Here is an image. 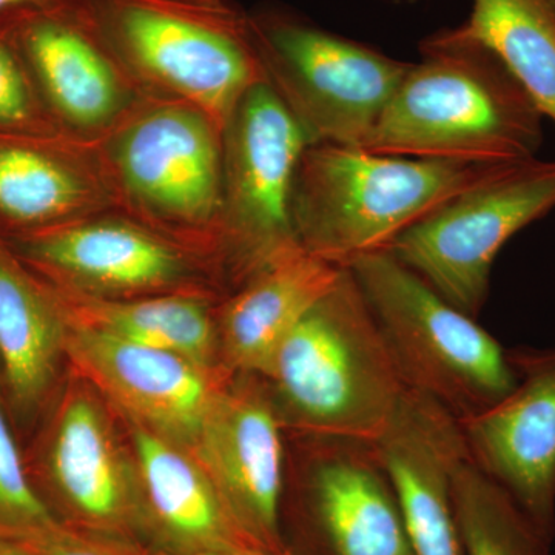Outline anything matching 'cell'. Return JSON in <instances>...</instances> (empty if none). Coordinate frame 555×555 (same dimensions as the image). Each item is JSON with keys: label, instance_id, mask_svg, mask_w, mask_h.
Listing matches in <instances>:
<instances>
[{"label": "cell", "instance_id": "cell-1", "mask_svg": "<svg viewBox=\"0 0 555 555\" xmlns=\"http://www.w3.org/2000/svg\"><path fill=\"white\" fill-rule=\"evenodd\" d=\"M420 54L363 149L466 164L535 158L545 116L491 50L448 28Z\"/></svg>", "mask_w": 555, "mask_h": 555}, {"label": "cell", "instance_id": "cell-2", "mask_svg": "<svg viewBox=\"0 0 555 555\" xmlns=\"http://www.w3.org/2000/svg\"><path fill=\"white\" fill-rule=\"evenodd\" d=\"M262 382L284 434L371 443L385 436L409 390L347 268L281 343Z\"/></svg>", "mask_w": 555, "mask_h": 555}, {"label": "cell", "instance_id": "cell-3", "mask_svg": "<svg viewBox=\"0 0 555 555\" xmlns=\"http://www.w3.org/2000/svg\"><path fill=\"white\" fill-rule=\"evenodd\" d=\"M149 98L185 102L224 127L266 82L254 16L233 0H69Z\"/></svg>", "mask_w": 555, "mask_h": 555}, {"label": "cell", "instance_id": "cell-4", "mask_svg": "<svg viewBox=\"0 0 555 555\" xmlns=\"http://www.w3.org/2000/svg\"><path fill=\"white\" fill-rule=\"evenodd\" d=\"M499 166L309 144L292 192L295 235L309 254L346 268L358 257L385 250L404 230Z\"/></svg>", "mask_w": 555, "mask_h": 555}, {"label": "cell", "instance_id": "cell-5", "mask_svg": "<svg viewBox=\"0 0 555 555\" xmlns=\"http://www.w3.org/2000/svg\"><path fill=\"white\" fill-rule=\"evenodd\" d=\"M93 145L115 210L219 255L224 127L185 102L147 98Z\"/></svg>", "mask_w": 555, "mask_h": 555}, {"label": "cell", "instance_id": "cell-6", "mask_svg": "<svg viewBox=\"0 0 555 555\" xmlns=\"http://www.w3.org/2000/svg\"><path fill=\"white\" fill-rule=\"evenodd\" d=\"M346 268L409 389L433 398L459 422L516 389L509 350L387 251L363 255Z\"/></svg>", "mask_w": 555, "mask_h": 555}, {"label": "cell", "instance_id": "cell-7", "mask_svg": "<svg viewBox=\"0 0 555 555\" xmlns=\"http://www.w3.org/2000/svg\"><path fill=\"white\" fill-rule=\"evenodd\" d=\"M555 208V160L502 164L390 241L385 251L477 318L507 241Z\"/></svg>", "mask_w": 555, "mask_h": 555}, {"label": "cell", "instance_id": "cell-8", "mask_svg": "<svg viewBox=\"0 0 555 555\" xmlns=\"http://www.w3.org/2000/svg\"><path fill=\"white\" fill-rule=\"evenodd\" d=\"M266 82L310 144L363 147L412 62L281 11L251 14Z\"/></svg>", "mask_w": 555, "mask_h": 555}, {"label": "cell", "instance_id": "cell-9", "mask_svg": "<svg viewBox=\"0 0 555 555\" xmlns=\"http://www.w3.org/2000/svg\"><path fill=\"white\" fill-rule=\"evenodd\" d=\"M286 459L281 531L295 555H414L377 443L298 437Z\"/></svg>", "mask_w": 555, "mask_h": 555}, {"label": "cell", "instance_id": "cell-10", "mask_svg": "<svg viewBox=\"0 0 555 555\" xmlns=\"http://www.w3.org/2000/svg\"><path fill=\"white\" fill-rule=\"evenodd\" d=\"M310 144L268 82L247 91L224 126L219 257L233 291L273 259L299 247L292 219V192Z\"/></svg>", "mask_w": 555, "mask_h": 555}, {"label": "cell", "instance_id": "cell-11", "mask_svg": "<svg viewBox=\"0 0 555 555\" xmlns=\"http://www.w3.org/2000/svg\"><path fill=\"white\" fill-rule=\"evenodd\" d=\"M36 478L62 525L145 545L133 459L90 386H68L62 396L40 441Z\"/></svg>", "mask_w": 555, "mask_h": 555}, {"label": "cell", "instance_id": "cell-12", "mask_svg": "<svg viewBox=\"0 0 555 555\" xmlns=\"http://www.w3.org/2000/svg\"><path fill=\"white\" fill-rule=\"evenodd\" d=\"M40 100L64 137L96 144L147 100L69 0L9 14Z\"/></svg>", "mask_w": 555, "mask_h": 555}, {"label": "cell", "instance_id": "cell-13", "mask_svg": "<svg viewBox=\"0 0 555 555\" xmlns=\"http://www.w3.org/2000/svg\"><path fill=\"white\" fill-rule=\"evenodd\" d=\"M7 241L57 291L96 298L198 292L189 286L195 270L189 247L118 210Z\"/></svg>", "mask_w": 555, "mask_h": 555}, {"label": "cell", "instance_id": "cell-14", "mask_svg": "<svg viewBox=\"0 0 555 555\" xmlns=\"http://www.w3.org/2000/svg\"><path fill=\"white\" fill-rule=\"evenodd\" d=\"M65 360L127 420L193 451L228 375L196 361L68 323Z\"/></svg>", "mask_w": 555, "mask_h": 555}, {"label": "cell", "instance_id": "cell-15", "mask_svg": "<svg viewBox=\"0 0 555 555\" xmlns=\"http://www.w3.org/2000/svg\"><path fill=\"white\" fill-rule=\"evenodd\" d=\"M192 452L247 539L261 550H286L281 502L287 441L262 378L230 379Z\"/></svg>", "mask_w": 555, "mask_h": 555}, {"label": "cell", "instance_id": "cell-16", "mask_svg": "<svg viewBox=\"0 0 555 555\" xmlns=\"http://www.w3.org/2000/svg\"><path fill=\"white\" fill-rule=\"evenodd\" d=\"M517 386L460 422L470 462L494 480L543 535L555 537V350H509Z\"/></svg>", "mask_w": 555, "mask_h": 555}, {"label": "cell", "instance_id": "cell-17", "mask_svg": "<svg viewBox=\"0 0 555 555\" xmlns=\"http://www.w3.org/2000/svg\"><path fill=\"white\" fill-rule=\"evenodd\" d=\"M414 555H465L452 477L467 454L462 426L436 400L409 389L377 441Z\"/></svg>", "mask_w": 555, "mask_h": 555}, {"label": "cell", "instance_id": "cell-18", "mask_svg": "<svg viewBox=\"0 0 555 555\" xmlns=\"http://www.w3.org/2000/svg\"><path fill=\"white\" fill-rule=\"evenodd\" d=\"M127 422L145 546L159 555L255 546L192 451L149 427Z\"/></svg>", "mask_w": 555, "mask_h": 555}, {"label": "cell", "instance_id": "cell-19", "mask_svg": "<svg viewBox=\"0 0 555 555\" xmlns=\"http://www.w3.org/2000/svg\"><path fill=\"white\" fill-rule=\"evenodd\" d=\"M115 210L94 145L0 131V235H31Z\"/></svg>", "mask_w": 555, "mask_h": 555}, {"label": "cell", "instance_id": "cell-20", "mask_svg": "<svg viewBox=\"0 0 555 555\" xmlns=\"http://www.w3.org/2000/svg\"><path fill=\"white\" fill-rule=\"evenodd\" d=\"M343 272L299 246L233 291L217 317L219 357L229 372L264 378L281 343L337 286Z\"/></svg>", "mask_w": 555, "mask_h": 555}, {"label": "cell", "instance_id": "cell-21", "mask_svg": "<svg viewBox=\"0 0 555 555\" xmlns=\"http://www.w3.org/2000/svg\"><path fill=\"white\" fill-rule=\"evenodd\" d=\"M68 320L54 288L0 235V378L10 403L31 414L65 360Z\"/></svg>", "mask_w": 555, "mask_h": 555}, {"label": "cell", "instance_id": "cell-22", "mask_svg": "<svg viewBox=\"0 0 555 555\" xmlns=\"http://www.w3.org/2000/svg\"><path fill=\"white\" fill-rule=\"evenodd\" d=\"M54 292L68 323L75 326L169 350L215 367L219 357L217 318L199 292L139 298H96L57 288Z\"/></svg>", "mask_w": 555, "mask_h": 555}, {"label": "cell", "instance_id": "cell-23", "mask_svg": "<svg viewBox=\"0 0 555 555\" xmlns=\"http://www.w3.org/2000/svg\"><path fill=\"white\" fill-rule=\"evenodd\" d=\"M455 30L491 50L555 122V0H474Z\"/></svg>", "mask_w": 555, "mask_h": 555}, {"label": "cell", "instance_id": "cell-24", "mask_svg": "<svg viewBox=\"0 0 555 555\" xmlns=\"http://www.w3.org/2000/svg\"><path fill=\"white\" fill-rule=\"evenodd\" d=\"M452 495L465 555H550L553 543L469 456L455 467Z\"/></svg>", "mask_w": 555, "mask_h": 555}, {"label": "cell", "instance_id": "cell-25", "mask_svg": "<svg viewBox=\"0 0 555 555\" xmlns=\"http://www.w3.org/2000/svg\"><path fill=\"white\" fill-rule=\"evenodd\" d=\"M3 396L0 378V539L17 542L57 520L33 483Z\"/></svg>", "mask_w": 555, "mask_h": 555}, {"label": "cell", "instance_id": "cell-26", "mask_svg": "<svg viewBox=\"0 0 555 555\" xmlns=\"http://www.w3.org/2000/svg\"><path fill=\"white\" fill-rule=\"evenodd\" d=\"M0 131L62 134L40 100L17 49L9 14L0 16Z\"/></svg>", "mask_w": 555, "mask_h": 555}, {"label": "cell", "instance_id": "cell-27", "mask_svg": "<svg viewBox=\"0 0 555 555\" xmlns=\"http://www.w3.org/2000/svg\"><path fill=\"white\" fill-rule=\"evenodd\" d=\"M35 555H159L141 543L68 528L61 521L17 540Z\"/></svg>", "mask_w": 555, "mask_h": 555}, {"label": "cell", "instance_id": "cell-28", "mask_svg": "<svg viewBox=\"0 0 555 555\" xmlns=\"http://www.w3.org/2000/svg\"><path fill=\"white\" fill-rule=\"evenodd\" d=\"M61 0H0V16L16 13V11L46 9Z\"/></svg>", "mask_w": 555, "mask_h": 555}, {"label": "cell", "instance_id": "cell-29", "mask_svg": "<svg viewBox=\"0 0 555 555\" xmlns=\"http://www.w3.org/2000/svg\"><path fill=\"white\" fill-rule=\"evenodd\" d=\"M196 555H295L291 550L283 551H268L255 546H232L224 547V550L210 551V553H203Z\"/></svg>", "mask_w": 555, "mask_h": 555}, {"label": "cell", "instance_id": "cell-30", "mask_svg": "<svg viewBox=\"0 0 555 555\" xmlns=\"http://www.w3.org/2000/svg\"><path fill=\"white\" fill-rule=\"evenodd\" d=\"M0 555H35L27 547L11 540L0 539Z\"/></svg>", "mask_w": 555, "mask_h": 555}]
</instances>
